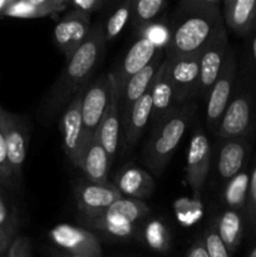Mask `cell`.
<instances>
[{"label": "cell", "instance_id": "6da1fadb", "mask_svg": "<svg viewBox=\"0 0 256 257\" xmlns=\"http://www.w3.org/2000/svg\"><path fill=\"white\" fill-rule=\"evenodd\" d=\"M222 2L182 0L171 19L170 39L165 48L166 59L197 55L226 30Z\"/></svg>", "mask_w": 256, "mask_h": 257}, {"label": "cell", "instance_id": "7a4b0ae2", "mask_svg": "<svg viewBox=\"0 0 256 257\" xmlns=\"http://www.w3.org/2000/svg\"><path fill=\"white\" fill-rule=\"evenodd\" d=\"M105 45L103 24H94L84 44L65 60L63 72L48 92L40 112L44 122L50 123L62 114L73 98L89 84L104 54Z\"/></svg>", "mask_w": 256, "mask_h": 257}, {"label": "cell", "instance_id": "3957f363", "mask_svg": "<svg viewBox=\"0 0 256 257\" xmlns=\"http://www.w3.org/2000/svg\"><path fill=\"white\" fill-rule=\"evenodd\" d=\"M256 75L247 48L238 60L237 78L232 97L225 110L216 136L217 138H255Z\"/></svg>", "mask_w": 256, "mask_h": 257}, {"label": "cell", "instance_id": "277c9868", "mask_svg": "<svg viewBox=\"0 0 256 257\" xmlns=\"http://www.w3.org/2000/svg\"><path fill=\"white\" fill-rule=\"evenodd\" d=\"M197 110V103L176 105L152 128L150 138L143 148V161L155 175H161L180 146L188 125Z\"/></svg>", "mask_w": 256, "mask_h": 257}, {"label": "cell", "instance_id": "5b68a950", "mask_svg": "<svg viewBox=\"0 0 256 257\" xmlns=\"http://www.w3.org/2000/svg\"><path fill=\"white\" fill-rule=\"evenodd\" d=\"M114 84L112 73H104L90 80L89 84L83 89L82 118L85 145L94 137L100 122L107 113Z\"/></svg>", "mask_w": 256, "mask_h": 257}, {"label": "cell", "instance_id": "8992f818", "mask_svg": "<svg viewBox=\"0 0 256 257\" xmlns=\"http://www.w3.org/2000/svg\"><path fill=\"white\" fill-rule=\"evenodd\" d=\"M238 70V58L231 47L220 77L216 80L206 99V124L210 132L217 133L218 125L232 97Z\"/></svg>", "mask_w": 256, "mask_h": 257}, {"label": "cell", "instance_id": "52a82bcc", "mask_svg": "<svg viewBox=\"0 0 256 257\" xmlns=\"http://www.w3.org/2000/svg\"><path fill=\"white\" fill-rule=\"evenodd\" d=\"M212 147L202 127L193 130L192 137L188 145L186 156V182L190 186L192 197L196 201L201 200L203 186L206 183L211 162H212Z\"/></svg>", "mask_w": 256, "mask_h": 257}, {"label": "cell", "instance_id": "ba28073f", "mask_svg": "<svg viewBox=\"0 0 256 257\" xmlns=\"http://www.w3.org/2000/svg\"><path fill=\"white\" fill-rule=\"evenodd\" d=\"M0 120L7 143L8 160L18 186L23 180V168L29 146V124L27 118L0 108Z\"/></svg>", "mask_w": 256, "mask_h": 257}, {"label": "cell", "instance_id": "9c48e42d", "mask_svg": "<svg viewBox=\"0 0 256 257\" xmlns=\"http://www.w3.org/2000/svg\"><path fill=\"white\" fill-rule=\"evenodd\" d=\"M48 236L55 247L65 252L84 257L103 256L100 238L83 226L59 223L50 228Z\"/></svg>", "mask_w": 256, "mask_h": 257}, {"label": "cell", "instance_id": "30bf717a", "mask_svg": "<svg viewBox=\"0 0 256 257\" xmlns=\"http://www.w3.org/2000/svg\"><path fill=\"white\" fill-rule=\"evenodd\" d=\"M176 105L193 102L200 92V54L166 59Z\"/></svg>", "mask_w": 256, "mask_h": 257}, {"label": "cell", "instance_id": "8fae6325", "mask_svg": "<svg viewBox=\"0 0 256 257\" xmlns=\"http://www.w3.org/2000/svg\"><path fill=\"white\" fill-rule=\"evenodd\" d=\"M90 15L75 9H68L67 13L55 24L53 35L58 49L69 59L88 39L92 30Z\"/></svg>", "mask_w": 256, "mask_h": 257}, {"label": "cell", "instance_id": "7c38bea8", "mask_svg": "<svg viewBox=\"0 0 256 257\" xmlns=\"http://www.w3.org/2000/svg\"><path fill=\"white\" fill-rule=\"evenodd\" d=\"M79 217L95 218L104 215L108 208L123 196L112 182L99 185L89 181L79 182L74 188Z\"/></svg>", "mask_w": 256, "mask_h": 257}, {"label": "cell", "instance_id": "4fadbf2b", "mask_svg": "<svg viewBox=\"0 0 256 257\" xmlns=\"http://www.w3.org/2000/svg\"><path fill=\"white\" fill-rule=\"evenodd\" d=\"M252 145V138H217L215 166L223 183L247 167Z\"/></svg>", "mask_w": 256, "mask_h": 257}, {"label": "cell", "instance_id": "5bb4252c", "mask_svg": "<svg viewBox=\"0 0 256 257\" xmlns=\"http://www.w3.org/2000/svg\"><path fill=\"white\" fill-rule=\"evenodd\" d=\"M82 94L83 90L73 98L72 102L60 114L59 120L63 150L68 160L75 167H78L80 155L85 147L82 118Z\"/></svg>", "mask_w": 256, "mask_h": 257}, {"label": "cell", "instance_id": "9a60e30c", "mask_svg": "<svg viewBox=\"0 0 256 257\" xmlns=\"http://www.w3.org/2000/svg\"><path fill=\"white\" fill-rule=\"evenodd\" d=\"M231 45L227 30L221 33L200 53V92L198 98L207 99L216 80L223 69Z\"/></svg>", "mask_w": 256, "mask_h": 257}, {"label": "cell", "instance_id": "2e32d148", "mask_svg": "<svg viewBox=\"0 0 256 257\" xmlns=\"http://www.w3.org/2000/svg\"><path fill=\"white\" fill-rule=\"evenodd\" d=\"M165 58V49L158 50L157 55L153 58L152 62L147 67L143 68L141 72H138L137 74L131 77L128 82L125 83L122 92L118 94V97H119V113L122 125L125 122V119H127L133 105L150 90L153 79H155L156 74L160 70Z\"/></svg>", "mask_w": 256, "mask_h": 257}, {"label": "cell", "instance_id": "e0dca14e", "mask_svg": "<svg viewBox=\"0 0 256 257\" xmlns=\"http://www.w3.org/2000/svg\"><path fill=\"white\" fill-rule=\"evenodd\" d=\"M160 48L156 47L148 38L140 37L137 42L130 48L127 54L124 55L120 64L118 65L117 70L113 72V78L117 84L118 94L122 92L125 83L131 77L137 74L138 72L147 67L153 58L157 55Z\"/></svg>", "mask_w": 256, "mask_h": 257}, {"label": "cell", "instance_id": "ac0fdd59", "mask_svg": "<svg viewBox=\"0 0 256 257\" xmlns=\"http://www.w3.org/2000/svg\"><path fill=\"white\" fill-rule=\"evenodd\" d=\"M112 182L123 197L145 201L151 197L156 183L152 176L143 168L135 165H124L119 168Z\"/></svg>", "mask_w": 256, "mask_h": 257}, {"label": "cell", "instance_id": "d6986e66", "mask_svg": "<svg viewBox=\"0 0 256 257\" xmlns=\"http://www.w3.org/2000/svg\"><path fill=\"white\" fill-rule=\"evenodd\" d=\"M225 27L241 38H247L256 29V0L222 2Z\"/></svg>", "mask_w": 256, "mask_h": 257}, {"label": "cell", "instance_id": "ffe728a7", "mask_svg": "<svg viewBox=\"0 0 256 257\" xmlns=\"http://www.w3.org/2000/svg\"><path fill=\"white\" fill-rule=\"evenodd\" d=\"M110 165H112V161L109 156L107 155L105 150L94 135V137L83 148L79 162H78V168L82 171L87 181L104 185L109 182L108 173H109Z\"/></svg>", "mask_w": 256, "mask_h": 257}, {"label": "cell", "instance_id": "44dd1931", "mask_svg": "<svg viewBox=\"0 0 256 257\" xmlns=\"http://www.w3.org/2000/svg\"><path fill=\"white\" fill-rule=\"evenodd\" d=\"M120 136H122V122H120L119 113V97H118L117 84H114L109 107L95 132V137L109 156L112 163L119 148Z\"/></svg>", "mask_w": 256, "mask_h": 257}, {"label": "cell", "instance_id": "7402d4cb", "mask_svg": "<svg viewBox=\"0 0 256 257\" xmlns=\"http://www.w3.org/2000/svg\"><path fill=\"white\" fill-rule=\"evenodd\" d=\"M80 226L88 228L95 235H103L104 237L114 241H128L137 237L138 225L128 222L119 216L104 213L95 218L78 217Z\"/></svg>", "mask_w": 256, "mask_h": 257}, {"label": "cell", "instance_id": "603a6c76", "mask_svg": "<svg viewBox=\"0 0 256 257\" xmlns=\"http://www.w3.org/2000/svg\"><path fill=\"white\" fill-rule=\"evenodd\" d=\"M150 92L151 98H152L151 123L155 125L176 107L175 100H173L172 84H171L170 74H168V63L166 58L153 79Z\"/></svg>", "mask_w": 256, "mask_h": 257}, {"label": "cell", "instance_id": "cb8c5ba5", "mask_svg": "<svg viewBox=\"0 0 256 257\" xmlns=\"http://www.w3.org/2000/svg\"><path fill=\"white\" fill-rule=\"evenodd\" d=\"M151 115H152V98H151V92L148 90L133 105L127 119L122 125V141L125 151L132 150L137 145L141 136L147 127L148 122H151Z\"/></svg>", "mask_w": 256, "mask_h": 257}, {"label": "cell", "instance_id": "d4e9b609", "mask_svg": "<svg viewBox=\"0 0 256 257\" xmlns=\"http://www.w3.org/2000/svg\"><path fill=\"white\" fill-rule=\"evenodd\" d=\"M67 9H69L68 0H12L2 15L17 19H39L59 14Z\"/></svg>", "mask_w": 256, "mask_h": 257}, {"label": "cell", "instance_id": "484cf974", "mask_svg": "<svg viewBox=\"0 0 256 257\" xmlns=\"http://www.w3.org/2000/svg\"><path fill=\"white\" fill-rule=\"evenodd\" d=\"M213 226L218 236L232 255L240 246L246 233V223L243 211L223 208L213 220Z\"/></svg>", "mask_w": 256, "mask_h": 257}, {"label": "cell", "instance_id": "4316f807", "mask_svg": "<svg viewBox=\"0 0 256 257\" xmlns=\"http://www.w3.org/2000/svg\"><path fill=\"white\" fill-rule=\"evenodd\" d=\"M138 240L150 250L158 253H167L171 248V231L161 218H146L138 225Z\"/></svg>", "mask_w": 256, "mask_h": 257}, {"label": "cell", "instance_id": "83f0119b", "mask_svg": "<svg viewBox=\"0 0 256 257\" xmlns=\"http://www.w3.org/2000/svg\"><path fill=\"white\" fill-rule=\"evenodd\" d=\"M250 185V168L246 167L238 175L223 183L222 203L226 208L243 211Z\"/></svg>", "mask_w": 256, "mask_h": 257}, {"label": "cell", "instance_id": "f1b7e54d", "mask_svg": "<svg viewBox=\"0 0 256 257\" xmlns=\"http://www.w3.org/2000/svg\"><path fill=\"white\" fill-rule=\"evenodd\" d=\"M167 7L168 3L166 0H132L131 24L133 29L140 32L155 23Z\"/></svg>", "mask_w": 256, "mask_h": 257}, {"label": "cell", "instance_id": "f546056e", "mask_svg": "<svg viewBox=\"0 0 256 257\" xmlns=\"http://www.w3.org/2000/svg\"><path fill=\"white\" fill-rule=\"evenodd\" d=\"M105 213L119 216V217L127 220L128 222L140 225L146 218H148V216L151 213V208L145 201L136 200V198L122 197L118 201H115L108 208Z\"/></svg>", "mask_w": 256, "mask_h": 257}, {"label": "cell", "instance_id": "4dcf8cb0", "mask_svg": "<svg viewBox=\"0 0 256 257\" xmlns=\"http://www.w3.org/2000/svg\"><path fill=\"white\" fill-rule=\"evenodd\" d=\"M131 17H132V0H124L117 4L114 10L108 17L105 24H103L105 42L108 43L117 38L125 25L131 23Z\"/></svg>", "mask_w": 256, "mask_h": 257}, {"label": "cell", "instance_id": "1f68e13d", "mask_svg": "<svg viewBox=\"0 0 256 257\" xmlns=\"http://www.w3.org/2000/svg\"><path fill=\"white\" fill-rule=\"evenodd\" d=\"M243 216H245L246 233L256 238V161L250 167V185H248Z\"/></svg>", "mask_w": 256, "mask_h": 257}, {"label": "cell", "instance_id": "d6a6232c", "mask_svg": "<svg viewBox=\"0 0 256 257\" xmlns=\"http://www.w3.org/2000/svg\"><path fill=\"white\" fill-rule=\"evenodd\" d=\"M18 218L14 208L5 196L4 187L0 185V230L12 238L17 236Z\"/></svg>", "mask_w": 256, "mask_h": 257}, {"label": "cell", "instance_id": "836d02e7", "mask_svg": "<svg viewBox=\"0 0 256 257\" xmlns=\"http://www.w3.org/2000/svg\"><path fill=\"white\" fill-rule=\"evenodd\" d=\"M2 108V107H0ZM0 185L4 187V190H17L18 186L14 176H13L12 168H10L9 160H8L7 143H5L4 131L2 127V120H0Z\"/></svg>", "mask_w": 256, "mask_h": 257}, {"label": "cell", "instance_id": "e575fe53", "mask_svg": "<svg viewBox=\"0 0 256 257\" xmlns=\"http://www.w3.org/2000/svg\"><path fill=\"white\" fill-rule=\"evenodd\" d=\"M202 241L208 257H231L230 251L227 250L225 243L220 238L213 223H211L205 230L202 235Z\"/></svg>", "mask_w": 256, "mask_h": 257}, {"label": "cell", "instance_id": "d590c367", "mask_svg": "<svg viewBox=\"0 0 256 257\" xmlns=\"http://www.w3.org/2000/svg\"><path fill=\"white\" fill-rule=\"evenodd\" d=\"M141 32V37H146L160 49H165L170 39V29L166 25L155 22L152 24L143 28Z\"/></svg>", "mask_w": 256, "mask_h": 257}, {"label": "cell", "instance_id": "8d00e7d4", "mask_svg": "<svg viewBox=\"0 0 256 257\" xmlns=\"http://www.w3.org/2000/svg\"><path fill=\"white\" fill-rule=\"evenodd\" d=\"M7 257H33L32 241L27 236H15L8 248Z\"/></svg>", "mask_w": 256, "mask_h": 257}, {"label": "cell", "instance_id": "74e56055", "mask_svg": "<svg viewBox=\"0 0 256 257\" xmlns=\"http://www.w3.org/2000/svg\"><path fill=\"white\" fill-rule=\"evenodd\" d=\"M113 4L114 3L109 2V0H73V2H69V8L79 10V12L85 13V14L92 17L93 13L104 10L105 8Z\"/></svg>", "mask_w": 256, "mask_h": 257}, {"label": "cell", "instance_id": "f35d334b", "mask_svg": "<svg viewBox=\"0 0 256 257\" xmlns=\"http://www.w3.org/2000/svg\"><path fill=\"white\" fill-rule=\"evenodd\" d=\"M186 257H208L205 245H203L202 237L195 240V242L191 245L188 251L186 252Z\"/></svg>", "mask_w": 256, "mask_h": 257}, {"label": "cell", "instance_id": "ab89813d", "mask_svg": "<svg viewBox=\"0 0 256 257\" xmlns=\"http://www.w3.org/2000/svg\"><path fill=\"white\" fill-rule=\"evenodd\" d=\"M246 48H247L248 54H250L251 62H252V67L256 75V29L246 38Z\"/></svg>", "mask_w": 256, "mask_h": 257}, {"label": "cell", "instance_id": "60d3db41", "mask_svg": "<svg viewBox=\"0 0 256 257\" xmlns=\"http://www.w3.org/2000/svg\"><path fill=\"white\" fill-rule=\"evenodd\" d=\"M12 241H13V238L10 237V236H8L7 233L3 232V231L0 230V256H3L7 253L8 248H9Z\"/></svg>", "mask_w": 256, "mask_h": 257}, {"label": "cell", "instance_id": "b9f144b4", "mask_svg": "<svg viewBox=\"0 0 256 257\" xmlns=\"http://www.w3.org/2000/svg\"><path fill=\"white\" fill-rule=\"evenodd\" d=\"M48 256L49 257H84V256L73 255V253L65 252V251L59 250V248H57V247L49 248V250H48Z\"/></svg>", "mask_w": 256, "mask_h": 257}, {"label": "cell", "instance_id": "7bdbcfd3", "mask_svg": "<svg viewBox=\"0 0 256 257\" xmlns=\"http://www.w3.org/2000/svg\"><path fill=\"white\" fill-rule=\"evenodd\" d=\"M12 3V0H0V15L4 13V10L9 7V4Z\"/></svg>", "mask_w": 256, "mask_h": 257}, {"label": "cell", "instance_id": "ee69618b", "mask_svg": "<svg viewBox=\"0 0 256 257\" xmlns=\"http://www.w3.org/2000/svg\"><path fill=\"white\" fill-rule=\"evenodd\" d=\"M247 257H256V241H255V243L252 245V247H251V250H250V252H248Z\"/></svg>", "mask_w": 256, "mask_h": 257}]
</instances>
